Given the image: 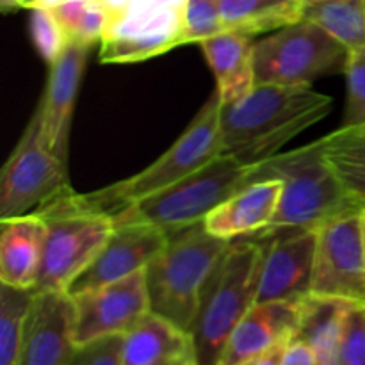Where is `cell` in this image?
I'll list each match as a JSON object with an SVG mask.
<instances>
[{"instance_id": "cell-1", "label": "cell", "mask_w": 365, "mask_h": 365, "mask_svg": "<svg viewBox=\"0 0 365 365\" xmlns=\"http://www.w3.org/2000/svg\"><path fill=\"white\" fill-rule=\"evenodd\" d=\"M330 109V96L312 86L257 84L239 102L221 106V153L248 168L259 166Z\"/></svg>"}, {"instance_id": "cell-2", "label": "cell", "mask_w": 365, "mask_h": 365, "mask_svg": "<svg viewBox=\"0 0 365 365\" xmlns=\"http://www.w3.org/2000/svg\"><path fill=\"white\" fill-rule=\"evenodd\" d=\"M266 178L282 182L277 216L266 232L282 228L317 230L328 221L364 207L362 200L349 192L331 168L323 138L253 166L248 184Z\"/></svg>"}, {"instance_id": "cell-3", "label": "cell", "mask_w": 365, "mask_h": 365, "mask_svg": "<svg viewBox=\"0 0 365 365\" xmlns=\"http://www.w3.org/2000/svg\"><path fill=\"white\" fill-rule=\"evenodd\" d=\"M232 241L200 223L175 232L146 267L150 310L191 331L203 292Z\"/></svg>"}, {"instance_id": "cell-4", "label": "cell", "mask_w": 365, "mask_h": 365, "mask_svg": "<svg viewBox=\"0 0 365 365\" xmlns=\"http://www.w3.org/2000/svg\"><path fill=\"white\" fill-rule=\"evenodd\" d=\"M264 237L235 239L217 264L191 334L198 365H220L228 339L259 298Z\"/></svg>"}, {"instance_id": "cell-5", "label": "cell", "mask_w": 365, "mask_h": 365, "mask_svg": "<svg viewBox=\"0 0 365 365\" xmlns=\"http://www.w3.org/2000/svg\"><path fill=\"white\" fill-rule=\"evenodd\" d=\"M46 223L45 252L36 291H70L114 230V217L73 189L39 207Z\"/></svg>"}, {"instance_id": "cell-6", "label": "cell", "mask_w": 365, "mask_h": 365, "mask_svg": "<svg viewBox=\"0 0 365 365\" xmlns=\"http://www.w3.org/2000/svg\"><path fill=\"white\" fill-rule=\"evenodd\" d=\"M221 96L214 91L180 138L150 166L125 180L84 195L96 209L118 216L139 200L170 187L221 153Z\"/></svg>"}, {"instance_id": "cell-7", "label": "cell", "mask_w": 365, "mask_h": 365, "mask_svg": "<svg viewBox=\"0 0 365 365\" xmlns=\"http://www.w3.org/2000/svg\"><path fill=\"white\" fill-rule=\"evenodd\" d=\"M250 170L232 155L220 153L195 173L135 202L114 220L146 221L168 235L195 227L248 184Z\"/></svg>"}, {"instance_id": "cell-8", "label": "cell", "mask_w": 365, "mask_h": 365, "mask_svg": "<svg viewBox=\"0 0 365 365\" xmlns=\"http://www.w3.org/2000/svg\"><path fill=\"white\" fill-rule=\"evenodd\" d=\"M107 24L100 41L102 63H141L182 45L189 0H102Z\"/></svg>"}, {"instance_id": "cell-9", "label": "cell", "mask_w": 365, "mask_h": 365, "mask_svg": "<svg viewBox=\"0 0 365 365\" xmlns=\"http://www.w3.org/2000/svg\"><path fill=\"white\" fill-rule=\"evenodd\" d=\"M349 50L309 20L285 25L255 41L257 84L312 86L346 71Z\"/></svg>"}, {"instance_id": "cell-10", "label": "cell", "mask_w": 365, "mask_h": 365, "mask_svg": "<svg viewBox=\"0 0 365 365\" xmlns=\"http://www.w3.org/2000/svg\"><path fill=\"white\" fill-rule=\"evenodd\" d=\"M68 191V163L46 145L36 107L0 173V221L34 212Z\"/></svg>"}, {"instance_id": "cell-11", "label": "cell", "mask_w": 365, "mask_h": 365, "mask_svg": "<svg viewBox=\"0 0 365 365\" xmlns=\"http://www.w3.org/2000/svg\"><path fill=\"white\" fill-rule=\"evenodd\" d=\"M312 296L365 307V235L362 209L317 228Z\"/></svg>"}, {"instance_id": "cell-12", "label": "cell", "mask_w": 365, "mask_h": 365, "mask_svg": "<svg viewBox=\"0 0 365 365\" xmlns=\"http://www.w3.org/2000/svg\"><path fill=\"white\" fill-rule=\"evenodd\" d=\"M75 302V344H88L113 335H125L150 310L146 269L123 280L77 292Z\"/></svg>"}, {"instance_id": "cell-13", "label": "cell", "mask_w": 365, "mask_h": 365, "mask_svg": "<svg viewBox=\"0 0 365 365\" xmlns=\"http://www.w3.org/2000/svg\"><path fill=\"white\" fill-rule=\"evenodd\" d=\"M264 259L257 302H302L310 296L317 230L262 232Z\"/></svg>"}, {"instance_id": "cell-14", "label": "cell", "mask_w": 365, "mask_h": 365, "mask_svg": "<svg viewBox=\"0 0 365 365\" xmlns=\"http://www.w3.org/2000/svg\"><path fill=\"white\" fill-rule=\"evenodd\" d=\"M168 239L170 235L163 228L146 221L114 220V230L109 241L68 292L77 294L145 271L163 252Z\"/></svg>"}, {"instance_id": "cell-15", "label": "cell", "mask_w": 365, "mask_h": 365, "mask_svg": "<svg viewBox=\"0 0 365 365\" xmlns=\"http://www.w3.org/2000/svg\"><path fill=\"white\" fill-rule=\"evenodd\" d=\"M75 344V302L66 291H36L18 365H64Z\"/></svg>"}, {"instance_id": "cell-16", "label": "cell", "mask_w": 365, "mask_h": 365, "mask_svg": "<svg viewBox=\"0 0 365 365\" xmlns=\"http://www.w3.org/2000/svg\"><path fill=\"white\" fill-rule=\"evenodd\" d=\"M91 48L88 45L68 43L59 59L50 64L48 82L38 103L43 138L48 148L64 163H68L75 103Z\"/></svg>"}, {"instance_id": "cell-17", "label": "cell", "mask_w": 365, "mask_h": 365, "mask_svg": "<svg viewBox=\"0 0 365 365\" xmlns=\"http://www.w3.org/2000/svg\"><path fill=\"white\" fill-rule=\"evenodd\" d=\"M302 302H257L228 339L220 365H241L291 341L302 317Z\"/></svg>"}, {"instance_id": "cell-18", "label": "cell", "mask_w": 365, "mask_h": 365, "mask_svg": "<svg viewBox=\"0 0 365 365\" xmlns=\"http://www.w3.org/2000/svg\"><path fill=\"white\" fill-rule=\"evenodd\" d=\"M280 196L282 182L278 178L250 182L214 209L203 225L210 234L227 241L259 235L273 223Z\"/></svg>"}, {"instance_id": "cell-19", "label": "cell", "mask_w": 365, "mask_h": 365, "mask_svg": "<svg viewBox=\"0 0 365 365\" xmlns=\"http://www.w3.org/2000/svg\"><path fill=\"white\" fill-rule=\"evenodd\" d=\"M45 239L46 223L38 210L0 221V284L36 289Z\"/></svg>"}, {"instance_id": "cell-20", "label": "cell", "mask_w": 365, "mask_h": 365, "mask_svg": "<svg viewBox=\"0 0 365 365\" xmlns=\"http://www.w3.org/2000/svg\"><path fill=\"white\" fill-rule=\"evenodd\" d=\"M123 365H198L195 337L173 321L148 312L123 335Z\"/></svg>"}, {"instance_id": "cell-21", "label": "cell", "mask_w": 365, "mask_h": 365, "mask_svg": "<svg viewBox=\"0 0 365 365\" xmlns=\"http://www.w3.org/2000/svg\"><path fill=\"white\" fill-rule=\"evenodd\" d=\"M255 41L245 32L225 31L200 43L223 103L239 102L257 86Z\"/></svg>"}, {"instance_id": "cell-22", "label": "cell", "mask_w": 365, "mask_h": 365, "mask_svg": "<svg viewBox=\"0 0 365 365\" xmlns=\"http://www.w3.org/2000/svg\"><path fill=\"white\" fill-rule=\"evenodd\" d=\"M220 11L227 31L255 38L303 20V0H221Z\"/></svg>"}, {"instance_id": "cell-23", "label": "cell", "mask_w": 365, "mask_h": 365, "mask_svg": "<svg viewBox=\"0 0 365 365\" xmlns=\"http://www.w3.org/2000/svg\"><path fill=\"white\" fill-rule=\"evenodd\" d=\"M303 18L324 29L349 52L365 46V0H312L303 4Z\"/></svg>"}, {"instance_id": "cell-24", "label": "cell", "mask_w": 365, "mask_h": 365, "mask_svg": "<svg viewBox=\"0 0 365 365\" xmlns=\"http://www.w3.org/2000/svg\"><path fill=\"white\" fill-rule=\"evenodd\" d=\"M323 139L335 173L351 195L365 202V123L341 127Z\"/></svg>"}, {"instance_id": "cell-25", "label": "cell", "mask_w": 365, "mask_h": 365, "mask_svg": "<svg viewBox=\"0 0 365 365\" xmlns=\"http://www.w3.org/2000/svg\"><path fill=\"white\" fill-rule=\"evenodd\" d=\"M36 289L0 285V365H18L24 327Z\"/></svg>"}, {"instance_id": "cell-26", "label": "cell", "mask_w": 365, "mask_h": 365, "mask_svg": "<svg viewBox=\"0 0 365 365\" xmlns=\"http://www.w3.org/2000/svg\"><path fill=\"white\" fill-rule=\"evenodd\" d=\"M59 20L68 43L95 46L102 41L107 11L102 0H70L50 7Z\"/></svg>"}, {"instance_id": "cell-27", "label": "cell", "mask_w": 365, "mask_h": 365, "mask_svg": "<svg viewBox=\"0 0 365 365\" xmlns=\"http://www.w3.org/2000/svg\"><path fill=\"white\" fill-rule=\"evenodd\" d=\"M29 11H31L29 29H31L32 43H34L41 59L48 64H53L59 59L61 53L66 50V34H64L59 20L50 7L36 6Z\"/></svg>"}, {"instance_id": "cell-28", "label": "cell", "mask_w": 365, "mask_h": 365, "mask_svg": "<svg viewBox=\"0 0 365 365\" xmlns=\"http://www.w3.org/2000/svg\"><path fill=\"white\" fill-rule=\"evenodd\" d=\"M223 16L220 11V2L216 0H189L184 14V32L182 45L187 43H202L212 36L225 32Z\"/></svg>"}, {"instance_id": "cell-29", "label": "cell", "mask_w": 365, "mask_h": 365, "mask_svg": "<svg viewBox=\"0 0 365 365\" xmlns=\"http://www.w3.org/2000/svg\"><path fill=\"white\" fill-rule=\"evenodd\" d=\"M344 75L348 98L341 127H355L365 123V46L349 52Z\"/></svg>"}, {"instance_id": "cell-30", "label": "cell", "mask_w": 365, "mask_h": 365, "mask_svg": "<svg viewBox=\"0 0 365 365\" xmlns=\"http://www.w3.org/2000/svg\"><path fill=\"white\" fill-rule=\"evenodd\" d=\"M64 365H123V335L77 346Z\"/></svg>"}, {"instance_id": "cell-31", "label": "cell", "mask_w": 365, "mask_h": 365, "mask_svg": "<svg viewBox=\"0 0 365 365\" xmlns=\"http://www.w3.org/2000/svg\"><path fill=\"white\" fill-rule=\"evenodd\" d=\"M339 365H365V309L351 305L344 323Z\"/></svg>"}, {"instance_id": "cell-32", "label": "cell", "mask_w": 365, "mask_h": 365, "mask_svg": "<svg viewBox=\"0 0 365 365\" xmlns=\"http://www.w3.org/2000/svg\"><path fill=\"white\" fill-rule=\"evenodd\" d=\"M280 365H317V356L307 341L292 337L285 346Z\"/></svg>"}, {"instance_id": "cell-33", "label": "cell", "mask_w": 365, "mask_h": 365, "mask_svg": "<svg viewBox=\"0 0 365 365\" xmlns=\"http://www.w3.org/2000/svg\"><path fill=\"white\" fill-rule=\"evenodd\" d=\"M287 342H282V344L274 346V348L267 349V351L259 353V355L252 356V359H248L246 362H242L241 365H280L282 364V355H284Z\"/></svg>"}, {"instance_id": "cell-34", "label": "cell", "mask_w": 365, "mask_h": 365, "mask_svg": "<svg viewBox=\"0 0 365 365\" xmlns=\"http://www.w3.org/2000/svg\"><path fill=\"white\" fill-rule=\"evenodd\" d=\"M4 9H14V7H25V9H32L36 7V0H2Z\"/></svg>"}, {"instance_id": "cell-35", "label": "cell", "mask_w": 365, "mask_h": 365, "mask_svg": "<svg viewBox=\"0 0 365 365\" xmlns=\"http://www.w3.org/2000/svg\"><path fill=\"white\" fill-rule=\"evenodd\" d=\"M70 2V0H36V6H43V7H56L59 4Z\"/></svg>"}, {"instance_id": "cell-36", "label": "cell", "mask_w": 365, "mask_h": 365, "mask_svg": "<svg viewBox=\"0 0 365 365\" xmlns=\"http://www.w3.org/2000/svg\"><path fill=\"white\" fill-rule=\"evenodd\" d=\"M362 227H364V235H365V202H364V207H362Z\"/></svg>"}, {"instance_id": "cell-37", "label": "cell", "mask_w": 365, "mask_h": 365, "mask_svg": "<svg viewBox=\"0 0 365 365\" xmlns=\"http://www.w3.org/2000/svg\"><path fill=\"white\" fill-rule=\"evenodd\" d=\"M305 2H312V0H305Z\"/></svg>"}, {"instance_id": "cell-38", "label": "cell", "mask_w": 365, "mask_h": 365, "mask_svg": "<svg viewBox=\"0 0 365 365\" xmlns=\"http://www.w3.org/2000/svg\"><path fill=\"white\" fill-rule=\"evenodd\" d=\"M216 2H221V0H216Z\"/></svg>"}, {"instance_id": "cell-39", "label": "cell", "mask_w": 365, "mask_h": 365, "mask_svg": "<svg viewBox=\"0 0 365 365\" xmlns=\"http://www.w3.org/2000/svg\"><path fill=\"white\" fill-rule=\"evenodd\" d=\"M303 4H305V0H303Z\"/></svg>"}, {"instance_id": "cell-40", "label": "cell", "mask_w": 365, "mask_h": 365, "mask_svg": "<svg viewBox=\"0 0 365 365\" xmlns=\"http://www.w3.org/2000/svg\"><path fill=\"white\" fill-rule=\"evenodd\" d=\"M364 309H365V307H364Z\"/></svg>"}]
</instances>
